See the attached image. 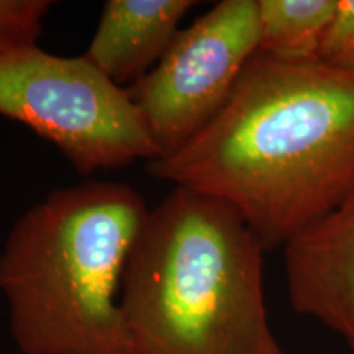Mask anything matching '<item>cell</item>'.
Returning <instances> with one entry per match:
<instances>
[{
    "label": "cell",
    "mask_w": 354,
    "mask_h": 354,
    "mask_svg": "<svg viewBox=\"0 0 354 354\" xmlns=\"http://www.w3.org/2000/svg\"><path fill=\"white\" fill-rule=\"evenodd\" d=\"M153 179L233 207L266 251L354 189V73L256 55L221 112Z\"/></svg>",
    "instance_id": "1"
},
{
    "label": "cell",
    "mask_w": 354,
    "mask_h": 354,
    "mask_svg": "<svg viewBox=\"0 0 354 354\" xmlns=\"http://www.w3.org/2000/svg\"><path fill=\"white\" fill-rule=\"evenodd\" d=\"M264 253L228 203L172 189L149 209L123 277L133 354H287L269 323Z\"/></svg>",
    "instance_id": "2"
},
{
    "label": "cell",
    "mask_w": 354,
    "mask_h": 354,
    "mask_svg": "<svg viewBox=\"0 0 354 354\" xmlns=\"http://www.w3.org/2000/svg\"><path fill=\"white\" fill-rule=\"evenodd\" d=\"M148 214L131 185L86 180L19 216L0 253V292L21 354H133L122 287Z\"/></svg>",
    "instance_id": "3"
},
{
    "label": "cell",
    "mask_w": 354,
    "mask_h": 354,
    "mask_svg": "<svg viewBox=\"0 0 354 354\" xmlns=\"http://www.w3.org/2000/svg\"><path fill=\"white\" fill-rule=\"evenodd\" d=\"M0 115L32 128L84 176L158 158L128 88L86 56L51 55L38 43L0 48Z\"/></svg>",
    "instance_id": "4"
},
{
    "label": "cell",
    "mask_w": 354,
    "mask_h": 354,
    "mask_svg": "<svg viewBox=\"0 0 354 354\" xmlns=\"http://www.w3.org/2000/svg\"><path fill=\"white\" fill-rule=\"evenodd\" d=\"M258 51V0H221L176 35L128 88L158 158L179 151L214 120Z\"/></svg>",
    "instance_id": "5"
},
{
    "label": "cell",
    "mask_w": 354,
    "mask_h": 354,
    "mask_svg": "<svg viewBox=\"0 0 354 354\" xmlns=\"http://www.w3.org/2000/svg\"><path fill=\"white\" fill-rule=\"evenodd\" d=\"M282 250L294 312L354 342V189Z\"/></svg>",
    "instance_id": "6"
},
{
    "label": "cell",
    "mask_w": 354,
    "mask_h": 354,
    "mask_svg": "<svg viewBox=\"0 0 354 354\" xmlns=\"http://www.w3.org/2000/svg\"><path fill=\"white\" fill-rule=\"evenodd\" d=\"M194 0H109L86 56L118 87L130 88L169 50Z\"/></svg>",
    "instance_id": "7"
},
{
    "label": "cell",
    "mask_w": 354,
    "mask_h": 354,
    "mask_svg": "<svg viewBox=\"0 0 354 354\" xmlns=\"http://www.w3.org/2000/svg\"><path fill=\"white\" fill-rule=\"evenodd\" d=\"M338 0H258L259 55L287 61H320Z\"/></svg>",
    "instance_id": "8"
},
{
    "label": "cell",
    "mask_w": 354,
    "mask_h": 354,
    "mask_svg": "<svg viewBox=\"0 0 354 354\" xmlns=\"http://www.w3.org/2000/svg\"><path fill=\"white\" fill-rule=\"evenodd\" d=\"M51 7L50 0H0V48L37 44Z\"/></svg>",
    "instance_id": "9"
},
{
    "label": "cell",
    "mask_w": 354,
    "mask_h": 354,
    "mask_svg": "<svg viewBox=\"0 0 354 354\" xmlns=\"http://www.w3.org/2000/svg\"><path fill=\"white\" fill-rule=\"evenodd\" d=\"M322 63L354 73V0H338L320 50Z\"/></svg>",
    "instance_id": "10"
},
{
    "label": "cell",
    "mask_w": 354,
    "mask_h": 354,
    "mask_svg": "<svg viewBox=\"0 0 354 354\" xmlns=\"http://www.w3.org/2000/svg\"><path fill=\"white\" fill-rule=\"evenodd\" d=\"M348 344H349V348H351V354H354V342L348 343Z\"/></svg>",
    "instance_id": "11"
}]
</instances>
